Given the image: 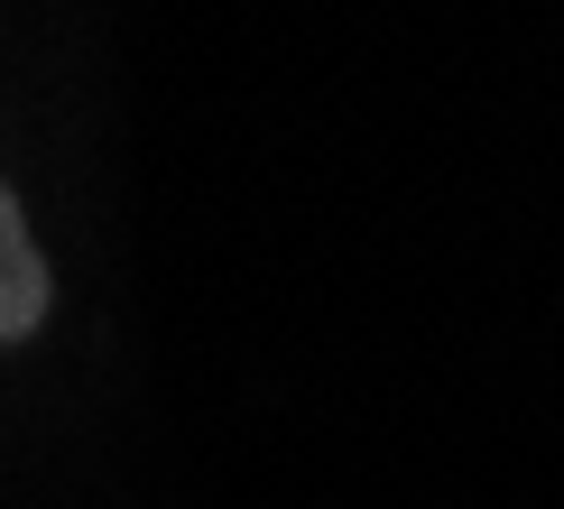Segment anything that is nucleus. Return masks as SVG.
Masks as SVG:
<instances>
[{
    "label": "nucleus",
    "instance_id": "1",
    "mask_svg": "<svg viewBox=\"0 0 564 509\" xmlns=\"http://www.w3.org/2000/svg\"><path fill=\"white\" fill-rule=\"evenodd\" d=\"M46 260H37V241H29V214H19V195L0 185V343H29L37 324H46Z\"/></svg>",
    "mask_w": 564,
    "mask_h": 509
}]
</instances>
